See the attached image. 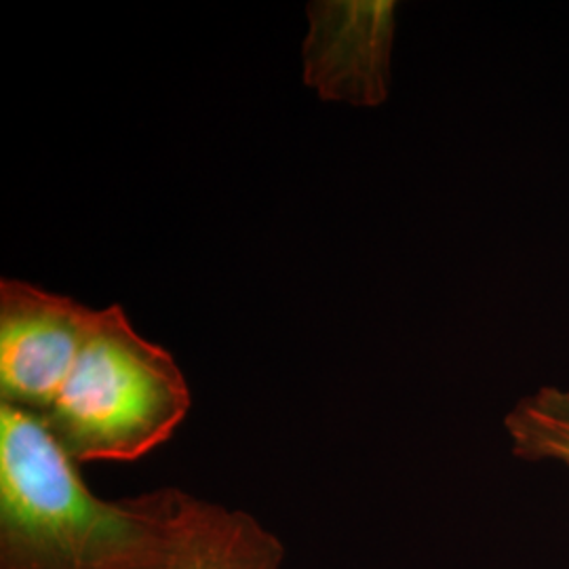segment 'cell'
<instances>
[{"label":"cell","mask_w":569,"mask_h":569,"mask_svg":"<svg viewBox=\"0 0 569 569\" xmlns=\"http://www.w3.org/2000/svg\"><path fill=\"white\" fill-rule=\"evenodd\" d=\"M188 409L190 390L173 357L110 306L39 420L77 465L131 462L163 446Z\"/></svg>","instance_id":"2"},{"label":"cell","mask_w":569,"mask_h":569,"mask_svg":"<svg viewBox=\"0 0 569 569\" xmlns=\"http://www.w3.org/2000/svg\"><path fill=\"white\" fill-rule=\"evenodd\" d=\"M277 533L244 510L201 500L188 528L154 569H283Z\"/></svg>","instance_id":"5"},{"label":"cell","mask_w":569,"mask_h":569,"mask_svg":"<svg viewBox=\"0 0 569 569\" xmlns=\"http://www.w3.org/2000/svg\"><path fill=\"white\" fill-rule=\"evenodd\" d=\"M98 321L100 310L4 279L0 283V403L41 418L77 366Z\"/></svg>","instance_id":"3"},{"label":"cell","mask_w":569,"mask_h":569,"mask_svg":"<svg viewBox=\"0 0 569 569\" xmlns=\"http://www.w3.org/2000/svg\"><path fill=\"white\" fill-rule=\"evenodd\" d=\"M41 420L0 403V569H154L201 498L102 500Z\"/></svg>","instance_id":"1"},{"label":"cell","mask_w":569,"mask_h":569,"mask_svg":"<svg viewBox=\"0 0 569 569\" xmlns=\"http://www.w3.org/2000/svg\"><path fill=\"white\" fill-rule=\"evenodd\" d=\"M308 18L306 84L331 102L355 106L385 102L395 2H312Z\"/></svg>","instance_id":"4"},{"label":"cell","mask_w":569,"mask_h":569,"mask_svg":"<svg viewBox=\"0 0 569 569\" xmlns=\"http://www.w3.org/2000/svg\"><path fill=\"white\" fill-rule=\"evenodd\" d=\"M512 453L528 462L569 467V392L542 387L521 399L505 418Z\"/></svg>","instance_id":"6"}]
</instances>
